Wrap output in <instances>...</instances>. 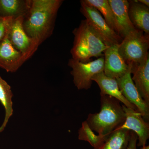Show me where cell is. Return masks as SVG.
Segmentation results:
<instances>
[{"label":"cell","mask_w":149,"mask_h":149,"mask_svg":"<svg viewBox=\"0 0 149 149\" xmlns=\"http://www.w3.org/2000/svg\"><path fill=\"white\" fill-rule=\"evenodd\" d=\"M149 35L135 29L127 34L118 45V52L126 63L137 65L148 56Z\"/></svg>","instance_id":"277c9868"},{"label":"cell","mask_w":149,"mask_h":149,"mask_svg":"<svg viewBox=\"0 0 149 149\" xmlns=\"http://www.w3.org/2000/svg\"><path fill=\"white\" fill-rule=\"evenodd\" d=\"M72 33L74 41L70 53L76 60L88 62L92 58L103 57L104 52L109 47L104 44L86 19L81 21Z\"/></svg>","instance_id":"3957f363"},{"label":"cell","mask_w":149,"mask_h":149,"mask_svg":"<svg viewBox=\"0 0 149 149\" xmlns=\"http://www.w3.org/2000/svg\"><path fill=\"white\" fill-rule=\"evenodd\" d=\"M12 18H0V42L5 37L7 33L10 22Z\"/></svg>","instance_id":"44dd1931"},{"label":"cell","mask_w":149,"mask_h":149,"mask_svg":"<svg viewBox=\"0 0 149 149\" xmlns=\"http://www.w3.org/2000/svg\"><path fill=\"white\" fill-rule=\"evenodd\" d=\"M84 1L98 11L103 16V18L108 25L117 33L116 21L113 12L108 0H84Z\"/></svg>","instance_id":"d6986e66"},{"label":"cell","mask_w":149,"mask_h":149,"mask_svg":"<svg viewBox=\"0 0 149 149\" xmlns=\"http://www.w3.org/2000/svg\"><path fill=\"white\" fill-rule=\"evenodd\" d=\"M31 0H0V17L13 19L26 15Z\"/></svg>","instance_id":"2e32d148"},{"label":"cell","mask_w":149,"mask_h":149,"mask_svg":"<svg viewBox=\"0 0 149 149\" xmlns=\"http://www.w3.org/2000/svg\"><path fill=\"white\" fill-rule=\"evenodd\" d=\"M27 60L26 57L12 45L7 32L0 42V68L7 72H16Z\"/></svg>","instance_id":"9c48e42d"},{"label":"cell","mask_w":149,"mask_h":149,"mask_svg":"<svg viewBox=\"0 0 149 149\" xmlns=\"http://www.w3.org/2000/svg\"><path fill=\"white\" fill-rule=\"evenodd\" d=\"M1 17H0V18H1Z\"/></svg>","instance_id":"d4e9b609"},{"label":"cell","mask_w":149,"mask_h":149,"mask_svg":"<svg viewBox=\"0 0 149 149\" xmlns=\"http://www.w3.org/2000/svg\"><path fill=\"white\" fill-rule=\"evenodd\" d=\"M92 80L98 85L100 90V95H107L113 97L122 103L126 107L138 111L136 107L129 102L122 95L116 79L107 77L104 72H102L94 75Z\"/></svg>","instance_id":"4fadbf2b"},{"label":"cell","mask_w":149,"mask_h":149,"mask_svg":"<svg viewBox=\"0 0 149 149\" xmlns=\"http://www.w3.org/2000/svg\"><path fill=\"white\" fill-rule=\"evenodd\" d=\"M11 88L5 80L0 76V102L5 110V116L2 125L0 127V133L4 130L9 119L13 114Z\"/></svg>","instance_id":"ac0fdd59"},{"label":"cell","mask_w":149,"mask_h":149,"mask_svg":"<svg viewBox=\"0 0 149 149\" xmlns=\"http://www.w3.org/2000/svg\"><path fill=\"white\" fill-rule=\"evenodd\" d=\"M128 15L136 29L149 35V8L138 1H129Z\"/></svg>","instance_id":"9a60e30c"},{"label":"cell","mask_w":149,"mask_h":149,"mask_svg":"<svg viewBox=\"0 0 149 149\" xmlns=\"http://www.w3.org/2000/svg\"><path fill=\"white\" fill-rule=\"evenodd\" d=\"M80 10L87 22L105 45L108 47L120 44L123 39L107 24L102 15L84 0L80 1Z\"/></svg>","instance_id":"5b68a950"},{"label":"cell","mask_w":149,"mask_h":149,"mask_svg":"<svg viewBox=\"0 0 149 149\" xmlns=\"http://www.w3.org/2000/svg\"><path fill=\"white\" fill-rule=\"evenodd\" d=\"M113 12L117 27V33L122 39L136 29L128 15L129 1L127 0H108Z\"/></svg>","instance_id":"7c38bea8"},{"label":"cell","mask_w":149,"mask_h":149,"mask_svg":"<svg viewBox=\"0 0 149 149\" xmlns=\"http://www.w3.org/2000/svg\"><path fill=\"white\" fill-rule=\"evenodd\" d=\"M100 111L90 113L87 121L91 130L108 137L125 123V113L118 100L107 95H100Z\"/></svg>","instance_id":"7a4b0ae2"},{"label":"cell","mask_w":149,"mask_h":149,"mask_svg":"<svg viewBox=\"0 0 149 149\" xmlns=\"http://www.w3.org/2000/svg\"><path fill=\"white\" fill-rule=\"evenodd\" d=\"M132 77L140 96L149 104V56L143 61L132 66Z\"/></svg>","instance_id":"5bb4252c"},{"label":"cell","mask_w":149,"mask_h":149,"mask_svg":"<svg viewBox=\"0 0 149 149\" xmlns=\"http://www.w3.org/2000/svg\"><path fill=\"white\" fill-rule=\"evenodd\" d=\"M138 1L144 5L146 6L149 7V0H138Z\"/></svg>","instance_id":"603a6c76"},{"label":"cell","mask_w":149,"mask_h":149,"mask_svg":"<svg viewBox=\"0 0 149 149\" xmlns=\"http://www.w3.org/2000/svg\"><path fill=\"white\" fill-rule=\"evenodd\" d=\"M68 65L72 68L71 73L74 85L79 90L91 88L94 75L104 71V57L93 61L83 62L70 59Z\"/></svg>","instance_id":"8992f818"},{"label":"cell","mask_w":149,"mask_h":149,"mask_svg":"<svg viewBox=\"0 0 149 149\" xmlns=\"http://www.w3.org/2000/svg\"><path fill=\"white\" fill-rule=\"evenodd\" d=\"M63 1L31 0L24 17L23 28L27 35L40 46L53 32L58 12Z\"/></svg>","instance_id":"6da1fadb"},{"label":"cell","mask_w":149,"mask_h":149,"mask_svg":"<svg viewBox=\"0 0 149 149\" xmlns=\"http://www.w3.org/2000/svg\"><path fill=\"white\" fill-rule=\"evenodd\" d=\"M128 71L122 77L116 79L119 90L129 102L135 106L145 121L149 120V104L141 97L136 89L131 77L132 65Z\"/></svg>","instance_id":"ba28073f"},{"label":"cell","mask_w":149,"mask_h":149,"mask_svg":"<svg viewBox=\"0 0 149 149\" xmlns=\"http://www.w3.org/2000/svg\"><path fill=\"white\" fill-rule=\"evenodd\" d=\"M131 136V131L120 128L109 136L100 149H126Z\"/></svg>","instance_id":"e0dca14e"},{"label":"cell","mask_w":149,"mask_h":149,"mask_svg":"<svg viewBox=\"0 0 149 149\" xmlns=\"http://www.w3.org/2000/svg\"><path fill=\"white\" fill-rule=\"evenodd\" d=\"M125 113V123L120 128H126L134 132L138 137V146H146L149 138V124L145 121L138 111L126 107L122 105Z\"/></svg>","instance_id":"8fae6325"},{"label":"cell","mask_w":149,"mask_h":149,"mask_svg":"<svg viewBox=\"0 0 149 149\" xmlns=\"http://www.w3.org/2000/svg\"><path fill=\"white\" fill-rule=\"evenodd\" d=\"M118 45L109 47L104 53V73L107 77L118 79L127 72L130 65L126 63L118 52Z\"/></svg>","instance_id":"30bf717a"},{"label":"cell","mask_w":149,"mask_h":149,"mask_svg":"<svg viewBox=\"0 0 149 149\" xmlns=\"http://www.w3.org/2000/svg\"><path fill=\"white\" fill-rule=\"evenodd\" d=\"M138 139L136 133L131 131V136L128 146L126 149H137V143Z\"/></svg>","instance_id":"7402d4cb"},{"label":"cell","mask_w":149,"mask_h":149,"mask_svg":"<svg viewBox=\"0 0 149 149\" xmlns=\"http://www.w3.org/2000/svg\"><path fill=\"white\" fill-rule=\"evenodd\" d=\"M141 149H149V146H144L142 147Z\"/></svg>","instance_id":"cb8c5ba5"},{"label":"cell","mask_w":149,"mask_h":149,"mask_svg":"<svg viewBox=\"0 0 149 149\" xmlns=\"http://www.w3.org/2000/svg\"><path fill=\"white\" fill-rule=\"evenodd\" d=\"M23 20L24 17L12 18L8 30V36L13 47L28 60L35 53L39 46L24 31Z\"/></svg>","instance_id":"52a82bcc"},{"label":"cell","mask_w":149,"mask_h":149,"mask_svg":"<svg viewBox=\"0 0 149 149\" xmlns=\"http://www.w3.org/2000/svg\"><path fill=\"white\" fill-rule=\"evenodd\" d=\"M107 138L96 135L86 120L82 123V126L78 130V139L88 142L94 149L100 148Z\"/></svg>","instance_id":"ffe728a7"}]
</instances>
